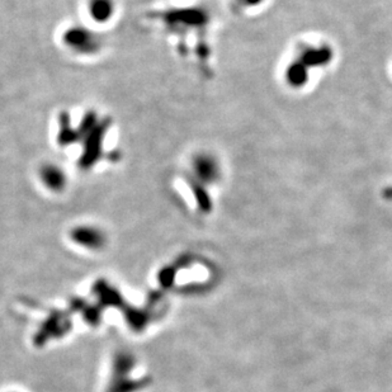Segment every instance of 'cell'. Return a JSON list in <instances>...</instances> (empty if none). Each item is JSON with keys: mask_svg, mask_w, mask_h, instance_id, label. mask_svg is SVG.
Instances as JSON below:
<instances>
[{"mask_svg": "<svg viewBox=\"0 0 392 392\" xmlns=\"http://www.w3.org/2000/svg\"><path fill=\"white\" fill-rule=\"evenodd\" d=\"M333 59L329 46H302L286 70V82L292 88H302L310 79V69L326 67Z\"/></svg>", "mask_w": 392, "mask_h": 392, "instance_id": "6da1fadb", "label": "cell"}, {"mask_svg": "<svg viewBox=\"0 0 392 392\" xmlns=\"http://www.w3.org/2000/svg\"><path fill=\"white\" fill-rule=\"evenodd\" d=\"M191 179L201 189L215 187L222 179V163L220 157L211 150H197L188 160Z\"/></svg>", "mask_w": 392, "mask_h": 392, "instance_id": "7a4b0ae2", "label": "cell"}, {"mask_svg": "<svg viewBox=\"0 0 392 392\" xmlns=\"http://www.w3.org/2000/svg\"><path fill=\"white\" fill-rule=\"evenodd\" d=\"M61 44L75 56L92 58L103 49V38L93 28L84 24H73L61 35Z\"/></svg>", "mask_w": 392, "mask_h": 392, "instance_id": "3957f363", "label": "cell"}, {"mask_svg": "<svg viewBox=\"0 0 392 392\" xmlns=\"http://www.w3.org/2000/svg\"><path fill=\"white\" fill-rule=\"evenodd\" d=\"M40 185L49 193L60 194L67 191L69 174L67 169L56 162H44L40 164L36 171Z\"/></svg>", "mask_w": 392, "mask_h": 392, "instance_id": "277c9868", "label": "cell"}, {"mask_svg": "<svg viewBox=\"0 0 392 392\" xmlns=\"http://www.w3.org/2000/svg\"><path fill=\"white\" fill-rule=\"evenodd\" d=\"M85 10L94 24L105 26L111 23L117 13L116 0H87Z\"/></svg>", "mask_w": 392, "mask_h": 392, "instance_id": "5b68a950", "label": "cell"}, {"mask_svg": "<svg viewBox=\"0 0 392 392\" xmlns=\"http://www.w3.org/2000/svg\"><path fill=\"white\" fill-rule=\"evenodd\" d=\"M71 237L76 243L88 248H99L105 240L103 231L96 226H78L73 230Z\"/></svg>", "mask_w": 392, "mask_h": 392, "instance_id": "8992f818", "label": "cell"}, {"mask_svg": "<svg viewBox=\"0 0 392 392\" xmlns=\"http://www.w3.org/2000/svg\"><path fill=\"white\" fill-rule=\"evenodd\" d=\"M263 0H237V3L244 8H252L259 6Z\"/></svg>", "mask_w": 392, "mask_h": 392, "instance_id": "52a82bcc", "label": "cell"}]
</instances>
